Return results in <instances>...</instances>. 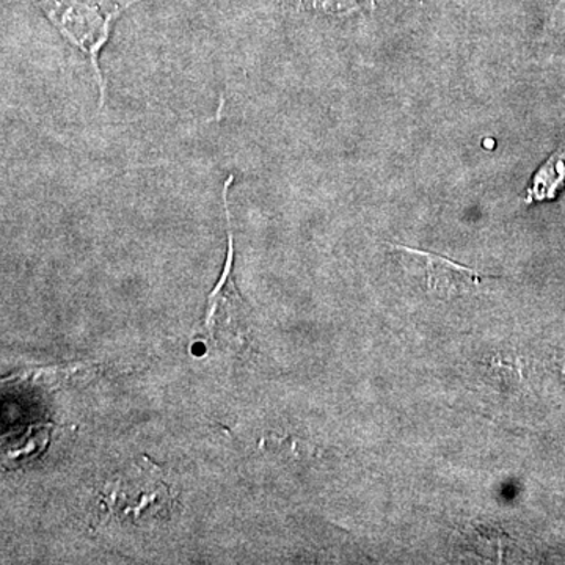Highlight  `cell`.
<instances>
[{"label": "cell", "instance_id": "cell-1", "mask_svg": "<svg viewBox=\"0 0 565 565\" xmlns=\"http://www.w3.org/2000/svg\"><path fill=\"white\" fill-rule=\"evenodd\" d=\"M139 0H126L111 10H104L95 0H40V9L63 39L77 47L90 61L99 87V107L106 104V82L99 68V54L109 41L111 25L122 11Z\"/></svg>", "mask_w": 565, "mask_h": 565}, {"label": "cell", "instance_id": "cell-2", "mask_svg": "<svg viewBox=\"0 0 565 565\" xmlns=\"http://www.w3.org/2000/svg\"><path fill=\"white\" fill-rule=\"evenodd\" d=\"M233 182L234 174H230L222 192L223 207H225L226 223H228V253H226L221 280L211 292L210 305H207L206 330H210L212 340L221 337L223 329H232L237 322H243L241 319H244V300L241 299L234 281V239L228 206V192Z\"/></svg>", "mask_w": 565, "mask_h": 565}, {"label": "cell", "instance_id": "cell-3", "mask_svg": "<svg viewBox=\"0 0 565 565\" xmlns=\"http://www.w3.org/2000/svg\"><path fill=\"white\" fill-rule=\"evenodd\" d=\"M407 250L422 259L426 267L427 286L441 299H452L465 292H471L489 278V275L479 274L478 270L455 263L445 256L411 247H407Z\"/></svg>", "mask_w": 565, "mask_h": 565}, {"label": "cell", "instance_id": "cell-5", "mask_svg": "<svg viewBox=\"0 0 565 565\" xmlns=\"http://www.w3.org/2000/svg\"><path fill=\"white\" fill-rule=\"evenodd\" d=\"M308 10L326 14H345L356 10L355 0H296Z\"/></svg>", "mask_w": 565, "mask_h": 565}, {"label": "cell", "instance_id": "cell-6", "mask_svg": "<svg viewBox=\"0 0 565 565\" xmlns=\"http://www.w3.org/2000/svg\"><path fill=\"white\" fill-rule=\"evenodd\" d=\"M553 22H556V24H563V22H565V0L559 3L555 14H553Z\"/></svg>", "mask_w": 565, "mask_h": 565}, {"label": "cell", "instance_id": "cell-4", "mask_svg": "<svg viewBox=\"0 0 565 565\" xmlns=\"http://www.w3.org/2000/svg\"><path fill=\"white\" fill-rule=\"evenodd\" d=\"M565 185V143L552 156L548 161L534 173L533 185L527 189L526 203L545 202L556 199Z\"/></svg>", "mask_w": 565, "mask_h": 565}]
</instances>
